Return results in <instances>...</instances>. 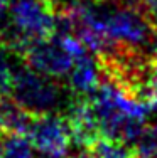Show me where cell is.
Here are the masks:
<instances>
[{"mask_svg": "<svg viewBox=\"0 0 157 158\" xmlns=\"http://www.w3.org/2000/svg\"><path fill=\"white\" fill-rule=\"evenodd\" d=\"M130 148L133 158H157V123H147Z\"/></svg>", "mask_w": 157, "mask_h": 158, "instance_id": "cell-7", "label": "cell"}, {"mask_svg": "<svg viewBox=\"0 0 157 158\" xmlns=\"http://www.w3.org/2000/svg\"><path fill=\"white\" fill-rule=\"evenodd\" d=\"M2 158H34V146L25 135H3Z\"/></svg>", "mask_w": 157, "mask_h": 158, "instance_id": "cell-8", "label": "cell"}, {"mask_svg": "<svg viewBox=\"0 0 157 158\" xmlns=\"http://www.w3.org/2000/svg\"><path fill=\"white\" fill-rule=\"evenodd\" d=\"M103 81V73L95 54L85 49L74 57L68 76L66 88L73 98H89Z\"/></svg>", "mask_w": 157, "mask_h": 158, "instance_id": "cell-5", "label": "cell"}, {"mask_svg": "<svg viewBox=\"0 0 157 158\" xmlns=\"http://www.w3.org/2000/svg\"><path fill=\"white\" fill-rule=\"evenodd\" d=\"M34 114L25 111L10 94L0 96V133L25 135Z\"/></svg>", "mask_w": 157, "mask_h": 158, "instance_id": "cell-6", "label": "cell"}, {"mask_svg": "<svg viewBox=\"0 0 157 158\" xmlns=\"http://www.w3.org/2000/svg\"><path fill=\"white\" fill-rule=\"evenodd\" d=\"M85 49L86 47L73 35L54 32L52 35L29 42L19 57L37 73L61 79L68 76L74 57Z\"/></svg>", "mask_w": 157, "mask_h": 158, "instance_id": "cell-3", "label": "cell"}, {"mask_svg": "<svg viewBox=\"0 0 157 158\" xmlns=\"http://www.w3.org/2000/svg\"><path fill=\"white\" fill-rule=\"evenodd\" d=\"M69 2H74V0H69Z\"/></svg>", "mask_w": 157, "mask_h": 158, "instance_id": "cell-12", "label": "cell"}, {"mask_svg": "<svg viewBox=\"0 0 157 158\" xmlns=\"http://www.w3.org/2000/svg\"><path fill=\"white\" fill-rule=\"evenodd\" d=\"M19 59L20 57L17 54L0 46V96L10 94L14 69H15V64Z\"/></svg>", "mask_w": 157, "mask_h": 158, "instance_id": "cell-10", "label": "cell"}, {"mask_svg": "<svg viewBox=\"0 0 157 158\" xmlns=\"http://www.w3.org/2000/svg\"><path fill=\"white\" fill-rule=\"evenodd\" d=\"M0 46H2V44H0Z\"/></svg>", "mask_w": 157, "mask_h": 158, "instance_id": "cell-13", "label": "cell"}, {"mask_svg": "<svg viewBox=\"0 0 157 158\" xmlns=\"http://www.w3.org/2000/svg\"><path fill=\"white\" fill-rule=\"evenodd\" d=\"M88 101L103 138L117 140L132 146L147 125V114L150 110L133 98L127 96L117 84L105 77Z\"/></svg>", "mask_w": 157, "mask_h": 158, "instance_id": "cell-1", "label": "cell"}, {"mask_svg": "<svg viewBox=\"0 0 157 158\" xmlns=\"http://www.w3.org/2000/svg\"><path fill=\"white\" fill-rule=\"evenodd\" d=\"M89 148L96 158H133V152L129 145L117 140H108V138H98Z\"/></svg>", "mask_w": 157, "mask_h": 158, "instance_id": "cell-9", "label": "cell"}, {"mask_svg": "<svg viewBox=\"0 0 157 158\" xmlns=\"http://www.w3.org/2000/svg\"><path fill=\"white\" fill-rule=\"evenodd\" d=\"M10 96L34 116L59 113L63 106L68 110L73 101L66 86H61L58 79L31 69L22 62V59L17 61L14 69Z\"/></svg>", "mask_w": 157, "mask_h": 158, "instance_id": "cell-2", "label": "cell"}, {"mask_svg": "<svg viewBox=\"0 0 157 158\" xmlns=\"http://www.w3.org/2000/svg\"><path fill=\"white\" fill-rule=\"evenodd\" d=\"M2 145H3V133H0V158H2Z\"/></svg>", "mask_w": 157, "mask_h": 158, "instance_id": "cell-11", "label": "cell"}, {"mask_svg": "<svg viewBox=\"0 0 157 158\" xmlns=\"http://www.w3.org/2000/svg\"><path fill=\"white\" fill-rule=\"evenodd\" d=\"M25 136L44 158H64L74 145L73 130L64 114L46 113L32 118Z\"/></svg>", "mask_w": 157, "mask_h": 158, "instance_id": "cell-4", "label": "cell"}]
</instances>
